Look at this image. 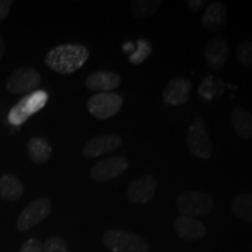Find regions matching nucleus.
Here are the masks:
<instances>
[{"instance_id":"1","label":"nucleus","mask_w":252,"mask_h":252,"mask_svg":"<svg viewBox=\"0 0 252 252\" xmlns=\"http://www.w3.org/2000/svg\"><path fill=\"white\" fill-rule=\"evenodd\" d=\"M90 52L87 47L74 43L56 46L47 53L45 63L47 67L59 74H72L78 70L89 59Z\"/></svg>"},{"instance_id":"2","label":"nucleus","mask_w":252,"mask_h":252,"mask_svg":"<svg viewBox=\"0 0 252 252\" xmlns=\"http://www.w3.org/2000/svg\"><path fill=\"white\" fill-rule=\"evenodd\" d=\"M103 243L112 252H149L150 245L134 232L112 229L103 236Z\"/></svg>"},{"instance_id":"3","label":"nucleus","mask_w":252,"mask_h":252,"mask_svg":"<svg viewBox=\"0 0 252 252\" xmlns=\"http://www.w3.org/2000/svg\"><path fill=\"white\" fill-rule=\"evenodd\" d=\"M176 208L182 216L204 217L212 213L214 208L213 197L209 194L197 190L184 191L176 200Z\"/></svg>"},{"instance_id":"4","label":"nucleus","mask_w":252,"mask_h":252,"mask_svg":"<svg viewBox=\"0 0 252 252\" xmlns=\"http://www.w3.org/2000/svg\"><path fill=\"white\" fill-rule=\"evenodd\" d=\"M48 102V94L43 90H35L28 94L15 104L8 113V122L13 126H20L31 116L35 115L41 109L45 108Z\"/></svg>"},{"instance_id":"5","label":"nucleus","mask_w":252,"mask_h":252,"mask_svg":"<svg viewBox=\"0 0 252 252\" xmlns=\"http://www.w3.org/2000/svg\"><path fill=\"white\" fill-rule=\"evenodd\" d=\"M187 147L193 156L208 160L213 154V143L208 134L202 117L197 116L193 119L186 135Z\"/></svg>"},{"instance_id":"6","label":"nucleus","mask_w":252,"mask_h":252,"mask_svg":"<svg viewBox=\"0 0 252 252\" xmlns=\"http://www.w3.org/2000/svg\"><path fill=\"white\" fill-rule=\"evenodd\" d=\"M124 99L117 93H98L91 96L87 103L90 115L99 121H105L121 111Z\"/></svg>"},{"instance_id":"7","label":"nucleus","mask_w":252,"mask_h":252,"mask_svg":"<svg viewBox=\"0 0 252 252\" xmlns=\"http://www.w3.org/2000/svg\"><path fill=\"white\" fill-rule=\"evenodd\" d=\"M52 212V203L48 198L40 197L32 201L21 212L17 220V228L19 231L26 232L33 229L39 223L49 216Z\"/></svg>"},{"instance_id":"8","label":"nucleus","mask_w":252,"mask_h":252,"mask_svg":"<svg viewBox=\"0 0 252 252\" xmlns=\"http://www.w3.org/2000/svg\"><path fill=\"white\" fill-rule=\"evenodd\" d=\"M41 83V75L36 69L32 67H21L9 75L6 81V89L9 93L28 94L37 89Z\"/></svg>"},{"instance_id":"9","label":"nucleus","mask_w":252,"mask_h":252,"mask_svg":"<svg viewBox=\"0 0 252 252\" xmlns=\"http://www.w3.org/2000/svg\"><path fill=\"white\" fill-rule=\"evenodd\" d=\"M127 167L128 161L126 158L112 157L94 165L90 169V176L96 182H106L123 174Z\"/></svg>"},{"instance_id":"10","label":"nucleus","mask_w":252,"mask_h":252,"mask_svg":"<svg viewBox=\"0 0 252 252\" xmlns=\"http://www.w3.org/2000/svg\"><path fill=\"white\" fill-rule=\"evenodd\" d=\"M158 188L157 179L153 175L147 174L135 179L127 188V198L134 204H146L156 195Z\"/></svg>"},{"instance_id":"11","label":"nucleus","mask_w":252,"mask_h":252,"mask_svg":"<svg viewBox=\"0 0 252 252\" xmlns=\"http://www.w3.org/2000/svg\"><path fill=\"white\" fill-rule=\"evenodd\" d=\"M193 84L188 78L178 77L167 83L162 91L161 98L163 103L169 106H181L185 105L189 100Z\"/></svg>"},{"instance_id":"12","label":"nucleus","mask_w":252,"mask_h":252,"mask_svg":"<svg viewBox=\"0 0 252 252\" xmlns=\"http://www.w3.org/2000/svg\"><path fill=\"white\" fill-rule=\"evenodd\" d=\"M204 62L212 70H219L224 67L229 58V45L225 39L220 36L212 37L204 47Z\"/></svg>"},{"instance_id":"13","label":"nucleus","mask_w":252,"mask_h":252,"mask_svg":"<svg viewBox=\"0 0 252 252\" xmlns=\"http://www.w3.org/2000/svg\"><path fill=\"white\" fill-rule=\"evenodd\" d=\"M173 228L176 235L184 241H200L206 237L207 228L200 220L188 216L176 217Z\"/></svg>"},{"instance_id":"14","label":"nucleus","mask_w":252,"mask_h":252,"mask_svg":"<svg viewBox=\"0 0 252 252\" xmlns=\"http://www.w3.org/2000/svg\"><path fill=\"white\" fill-rule=\"evenodd\" d=\"M122 143V138L117 134L98 135L88 141L82 152L87 158H97L119 149Z\"/></svg>"},{"instance_id":"15","label":"nucleus","mask_w":252,"mask_h":252,"mask_svg":"<svg viewBox=\"0 0 252 252\" xmlns=\"http://www.w3.org/2000/svg\"><path fill=\"white\" fill-rule=\"evenodd\" d=\"M228 21V9L222 1H214L208 7L201 18V25L208 32H220L225 27Z\"/></svg>"},{"instance_id":"16","label":"nucleus","mask_w":252,"mask_h":252,"mask_svg":"<svg viewBox=\"0 0 252 252\" xmlns=\"http://www.w3.org/2000/svg\"><path fill=\"white\" fill-rule=\"evenodd\" d=\"M121 83V76L109 70L94 71L86 80L87 89L96 91V93H111L113 89H117Z\"/></svg>"},{"instance_id":"17","label":"nucleus","mask_w":252,"mask_h":252,"mask_svg":"<svg viewBox=\"0 0 252 252\" xmlns=\"http://www.w3.org/2000/svg\"><path fill=\"white\" fill-rule=\"evenodd\" d=\"M231 124L241 139H252V113L243 106H236L231 112Z\"/></svg>"},{"instance_id":"18","label":"nucleus","mask_w":252,"mask_h":252,"mask_svg":"<svg viewBox=\"0 0 252 252\" xmlns=\"http://www.w3.org/2000/svg\"><path fill=\"white\" fill-rule=\"evenodd\" d=\"M24 195V186L15 175H0V198L9 202H14Z\"/></svg>"},{"instance_id":"19","label":"nucleus","mask_w":252,"mask_h":252,"mask_svg":"<svg viewBox=\"0 0 252 252\" xmlns=\"http://www.w3.org/2000/svg\"><path fill=\"white\" fill-rule=\"evenodd\" d=\"M27 152L34 163L43 165L52 156V146L45 138L35 137L27 143Z\"/></svg>"},{"instance_id":"20","label":"nucleus","mask_w":252,"mask_h":252,"mask_svg":"<svg viewBox=\"0 0 252 252\" xmlns=\"http://www.w3.org/2000/svg\"><path fill=\"white\" fill-rule=\"evenodd\" d=\"M231 212L239 220L252 223V194H239L231 203Z\"/></svg>"},{"instance_id":"21","label":"nucleus","mask_w":252,"mask_h":252,"mask_svg":"<svg viewBox=\"0 0 252 252\" xmlns=\"http://www.w3.org/2000/svg\"><path fill=\"white\" fill-rule=\"evenodd\" d=\"M161 5L160 0H134L131 4V11L135 19H146L156 14Z\"/></svg>"},{"instance_id":"22","label":"nucleus","mask_w":252,"mask_h":252,"mask_svg":"<svg viewBox=\"0 0 252 252\" xmlns=\"http://www.w3.org/2000/svg\"><path fill=\"white\" fill-rule=\"evenodd\" d=\"M236 59L239 64L252 69V41H242L236 48Z\"/></svg>"},{"instance_id":"23","label":"nucleus","mask_w":252,"mask_h":252,"mask_svg":"<svg viewBox=\"0 0 252 252\" xmlns=\"http://www.w3.org/2000/svg\"><path fill=\"white\" fill-rule=\"evenodd\" d=\"M43 252H69L67 242L59 236H50L42 245Z\"/></svg>"},{"instance_id":"24","label":"nucleus","mask_w":252,"mask_h":252,"mask_svg":"<svg viewBox=\"0 0 252 252\" xmlns=\"http://www.w3.org/2000/svg\"><path fill=\"white\" fill-rule=\"evenodd\" d=\"M151 52H152V47L147 41H138V49L137 52L132 53L130 55V62L132 64H140L149 58Z\"/></svg>"},{"instance_id":"25","label":"nucleus","mask_w":252,"mask_h":252,"mask_svg":"<svg viewBox=\"0 0 252 252\" xmlns=\"http://www.w3.org/2000/svg\"><path fill=\"white\" fill-rule=\"evenodd\" d=\"M20 252H43L42 244H41L39 239L30 238L21 247Z\"/></svg>"},{"instance_id":"26","label":"nucleus","mask_w":252,"mask_h":252,"mask_svg":"<svg viewBox=\"0 0 252 252\" xmlns=\"http://www.w3.org/2000/svg\"><path fill=\"white\" fill-rule=\"evenodd\" d=\"M12 5H13V1H11V0H0V20H4L7 18Z\"/></svg>"},{"instance_id":"27","label":"nucleus","mask_w":252,"mask_h":252,"mask_svg":"<svg viewBox=\"0 0 252 252\" xmlns=\"http://www.w3.org/2000/svg\"><path fill=\"white\" fill-rule=\"evenodd\" d=\"M206 4H207L206 0H188L187 1L188 8L190 9L191 12H194V13H197V12L200 11V9L202 8Z\"/></svg>"},{"instance_id":"28","label":"nucleus","mask_w":252,"mask_h":252,"mask_svg":"<svg viewBox=\"0 0 252 252\" xmlns=\"http://www.w3.org/2000/svg\"><path fill=\"white\" fill-rule=\"evenodd\" d=\"M5 53V41L2 39L1 34H0V61H1L2 56H4Z\"/></svg>"}]
</instances>
